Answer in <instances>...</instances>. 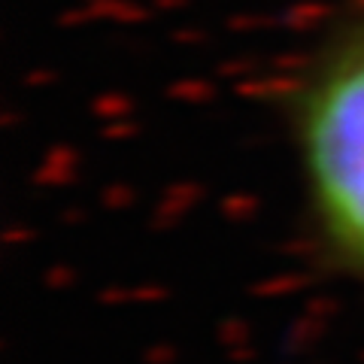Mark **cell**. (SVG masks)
<instances>
[{"mask_svg": "<svg viewBox=\"0 0 364 364\" xmlns=\"http://www.w3.org/2000/svg\"><path fill=\"white\" fill-rule=\"evenodd\" d=\"M291 134L325 240L364 270V6L318 33L291 91Z\"/></svg>", "mask_w": 364, "mask_h": 364, "instance_id": "cell-1", "label": "cell"}]
</instances>
